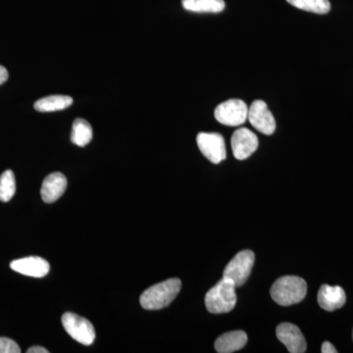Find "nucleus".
Returning a JSON list of instances; mask_svg holds the SVG:
<instances>
[{"mask_svg":"<svg viewBox=\"0 0 353 353\" xmlns=\"http://www.w3.org/2000/svg\"><path fill=\"white\" fill-rule=\"evenodd\" d=\"M270 294L275 303L282 306H290L299 303L305 299L307 285L303 278L285 276L274 283Z\"/></svg>","mask_w":353,"mask_h":353,"instance_id":"obj_1","label":"nucleus"},{"mask_svg":"<svg viewBox=\"0 0 353 353\" xmlns=\"http://www.w3.org/2000/svg\"><path fill=\"white\" fill-rule=\"evenodd\" d=\"M182 288V282L173 278L152 285L141 294L139 301L146 310H159L167 307L176 299Z\"/></svg>","mask_w":353,"mask_h":353,"instance_id":"obj_2","label":"nucleus"},{"mask_svg":"<svg viewBox=\"0 0 353 353\" xmlns=\"http://www.w3.org/2000/svg\"><path fill=\"white\" fill-rule=\"evenodd\" d=\"M236 304V285L229 279L223 278L206 294V308L213 314L230 312Z\"/></svg>","mask_w":353,"mask_h":353,"instance_id":"obj_3","label":"nucleus"},{"mask_svg":"<svg viewBox=\"0 0 353 353\" xmlns=\"http://www.w3.org/2000/svg\"><path fill=\"white\" fill-rule=\"evenodd\" d=\"M254 261L255 255L252 250H243L239 252L228 263L223 273V278L229 279L233 281L236 287H241L250 277Z\"/></svg>","mask_w":353,"mask_h":353,"instance_id":"obj_4","label":"nucleus"},{"mask_svg":"<svg viewBox=\"0 0 353 353\" xmlns=\"http://www.w3.org/2000/svg\"><path fill=\"white\" fill-rule=\"evenodd\" d=\"M248 108L241 99H229L222 102L215 109L214 116L220 124L236 127L245 124L248 120Z\"/></svg>","mask_w":353,"mask_h":353,"instance_id":"obj_5","label":"nucleus"},{"mask_svg":"<svg viewBox=\"0 0 353 353\" xmlns=\"http://www.w3.org/2000/svg\"><path fill=\"white\" fill-rule=\"evenodd\" d=\"M61 321L65 331L74 340L83 345H90L94 343L95 340L94 328L92 323L85 318L74 314V313L67 312L62 316Z\"/></svg>","mask_w":353,"mask_h":353,"instance_id":"obj_6","label":"nucleus"},{"mask_svg":"<svg viewBox=\"0 0 353 353\" xmlns=\"http://www.w3.org/2000/svg\"><path fill=\"white\" fill-rule=\"evenodd\" d=\"M199 150L209 161L219 164L226 159L227 152L224 138L217 132H199L196 137Z\"/></svg>","mask_w":353,"mask_h":353,"instance_id":"obj_7","label":"nucleus"},{"mask_svg":"<svg viewBox=\"0 0 353 353\" xmlns=\"http://www.w3.org/2000/svg\"><path fill=\"white\" fill-rule=\"evenodd\" d=\"M248 120L257 131L267 136H271L275 132V118L263 101L252 102L248 108Z\"/></svg>","mask_w":353,"mask_h":353,"instance_id":"obj_8","label":"nucleus"},{"mask_svg":"<svg viewBox=\"0 0 353 353\" xmlns=\"http://www.w3.org/2000/svg\"><path fill=\"white\" fill-rule=\"evenodd\" d=\"M259 139L254 132L246 128H241L234 132L231 139L234 157L238 160H245L256 152Z\"/></svg>","mask_w":353,"mask_h":353,"instance_id":"obj_9","label":"nucleus"},{"mask_svg":"<svg viewBox=\"0 0 353 353\" xmlns=\"http://www.w3.org/2000/svg\"><path fill=\"white\" fill-rule=\"evenodd\" d=\"M277 338L284 343L290 353H303L306 352L305 339L301 330L296 325L283 323L277 327Z\"/></svg>","mask_w":353,"mask_h":353,"instance_id":"obj_10","label":"nucleus"},{"mask_svg":"<svg viewBox=\"0 0 353 353\" xmlns=\"http://www.w3.org/2000/svg\"><path fill=\"white\" fill-rule=\"evenodd\" d=\"M11 269L22 275L32 278H43L50 270V263L38 256L25 257L14 260L10 263Z\"/></svg>","mask_w":353,"mask_h":353,"instance_id":"obj_11","label":"nucleus"},{"mask_svg":"<svg viewBox=\"0 0 353 353\" xmlns=\"http://www.w3.org/2000/svg\"><path fill=\"white\" fill-rule=\"evenodd\" d=\"M67 188L66 176L59 172L50 174L43 180L41 185V199L46 203H52L63 196Z\"/></svg>","mask_w":353,"mask_h":353,"instance_id":"obj_12","label":"nucleus"},{"mask_svg":"<svg viewBox=\"0 0 353 353\" xmlns=\"http://www.w3.org/2000/svg\"><path fill=\"white\" fill-rule=\"evenodd\" d=\"M318 303L326 311H334L345 305L347 301L345 290L340 285H323L318 292Z\"/></svg>","mask_w":353,"mask_h":353,"instance_id":"obj_13","label":"nucleus"},{"mask_svg":"<svg viewBox=\"0 0 353 353\" xmlns=\"http://www.w3.org/2000/svg\"><path fill=\"white\" fill-rule=\"evenodd\" d=\"M248 343V336L243 331H233L222 334L215 341L216 352L232 353L241 350Z\"/></svg>","mask_w":353,"mask_h":353,"instance_id":"obj_14","label":"nucleus"},{"mask_svg":"<svg viewBox=\"0 0 353 353\" xmlns=\"http://www.w3.org/2000/svg\"><path fill=\"white\" fill-rule=\"evenodd\" d=\"M72 103L73 99L68 95H50L36 101L34 108L39 112H54L70 108Z\"/></svg>","mask_w":353,"mask_h":353,"instance_id":"obj_15","label":"nucleus"},{"mask_svg":"<svg viewBox=\"0 0 353 353\" xmlns=\"http://www.w3.org/2000/svg\"><path fill=\"white\" fill-rule=\"evenodd\" d=\"M183 8L196 13H220L224 10V0H182Z\"/></svg>","mask_w":353,"mask_h":353,"instance_id":"obj_16","label":"nucleus"},{"mask_svg":"<svg viewBox=\"0 0 353 353\" xmlns=\"http://www.w3.org/2000/svg\"><path fill=\"white\" fill-rule=\"evenodd\" d=\"M92 139V128L87 120L78 118L74 121L72 126L71 141L74 145L81 146L88 145Z\"/></svg>","mask_w":353,"mask_h":353,"instance_id":"obj_17","label":"nucleus"},{"mask_svg":"<svg viewBox=\"0 0 353 353\" xmlns=\"http://www.w3.org/2000/svg\"><path fill=\"white\" fill-rule=\"evenodd\" d=\"M290 6L316 14H327L331 9L329 0H287Z\"/></svg>","mask_w":353,"mask_h":353,"instance_id":"obj_18","label":"nucleus"},{"mask_svg":"<svg viewBox=\"0 0 353 353\" xmlns=\"http://www.w3.org/2000/svg\"><path fill=\"white\" fill-rule=\"evenodd\" d=\"M16 192V181L13 171L6 170L0 176V201L8 202Z\"/></svg>","mask_w":353,"mask_h":353,"instance_id":"obj_19","label":"nucleus"},{"mask_svg":"<svg viewBox=\"0 0 353 353\" xmlns=\"http://www.w3.org/2000/svg\"><path fill=\"white\" fill-rule=\"evenodd\" d=\"M21 348L16 341L0 336V353H20Z\"/></svg>","mask_w":353,"mask_h":353,"instance_id":"obj_20","label":"nucleus"},{"mask_svg":"<svg viewBox=\"0 0 353 353\" xmlns=\"http://www.w3.org/2000/svg\"><path fill=\"white\" fill-rule=\"evenodd\" d=\"M321 352L322 353H336L338 352V350H336V347H334L333 345H332L330 341H324L321 347Z\"/></svg>","mask_w":353,"mask_h":353,"instance_id":"obj_21","label":"nucleus"},{"mask_svg":"<svg viewBox=\"0 0 353 353\" xmlns=\"http://www.w3.org/2000/svg\"><path fill=\"white\" fill-rule=\"evenodd\" d=\"M8 80V71L0 65V85H3Z\"/></svg>","mask_w":353,"mask_h":353,"instance_id":"obj_22","label":"nucleus"},{"mask_svg":"<svg viewBox=\"0 0 353 353\" xmlns=\"http://www.w3.org/2000/svg\"><path fill=\"white\" fill-rule=\"evenodd\" d=\"M28 353H48V350L41 347H30L29 350H27Z\"/></svg>","mask_w":353,"mask_h":353,"instance_id":"obj_23","label":"nucleus"},{"mask_svg":"<svg viewBox=\"0 0 353 353\" xmlns=\"http://www.w3.org/2000/svg\"><path fill=\"white\" fill-rule=\"evenodd\" d=\"M352 339H353V332H352Z\"/></svg>","mask_w":353,"mask_h":353,"instance_id":"obj_24","label":"nucleus"}]
</instances>
